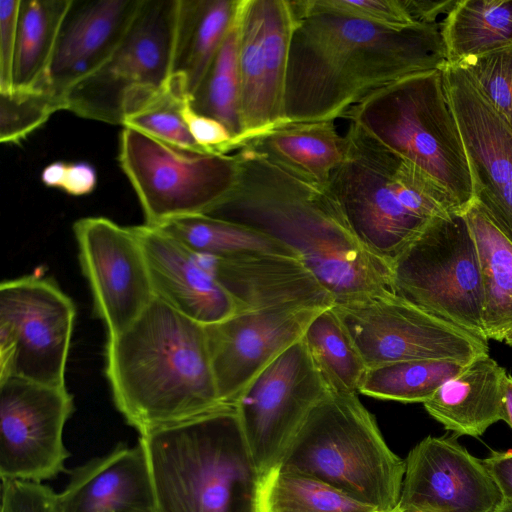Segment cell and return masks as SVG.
I'll use <instances>...</instances> for the list:
<instances>
[{
  "instance_id": "obj_37",
  "label": "cell",
  "mask_w": 512,
  "mask_h": 512,
  "mask_svg": "<svg viewBox=\"0 0 512 512\" xmlns=\"http://www.w3.org/2000/svg\"><path fill=\"white\" fill-rule=\"evenodd\" d=\"M456 64L512 127V45Z\"/></svg>"
},
{
  "instance_id": "obj_34",
  "label": "cell",
  "mask_w": 512,
  "mask_h": 512,
  "mask_svg": "<svg viewBox=\"0 0 512 512\" xmlns=\"http://www.w3.org/2000/svg\"><path fill=\"white\" fill-rule=\"evenodd\" d=\"M470 363L422 359L368 368L359 392L378 399L424 403L446 380L462 372Z\"/></svg>"
},
{
  "instance_id": "obj_16",
  "label": "cell",
  "mask_w": 512,
  "mask_h": 512,
  "mask_svg": "<svg viewBox=\"0 0 512 512\" xmlns=\"http://www.w3.org/2000/svg\"><path fill=\"white\" fill-rule=\"evenodd\" d=\"M465 147L474 203L512 242V127L458 64L443 68Z\"/></svg>"
},
{
  "instance_id": "obj_44",
  "label": "cell",
  "mask_w": 512,
  "mask_h": 512,
  "mask_svg": "<svg viewBox=\"0 0 512 512\" xmlns=\"http://www.w3.org/2000/svg\"><path fill=\"white\" fill-rule=\"evenodd\" d=\"M502 420L512 428V376L509 374L504 381Z\"/></svg>"
},
{
  "instance_id": "obj_41",
  "label": "cell",
  "mask_w": 512,
  "mask_h": 512,
  "mask_svg": "<svg viewBox=\"0 0 512 512\" xmlns=\"http://www.w3.org/2000/svg\"><path fill=\"white\" fill-rule=\"evenodd\" d=\"M97 184L95 168L87 162L67 163L60 189L72 196L91 193Z\"/></svg>"
},
{
  "instance_id": "obj_35",
  "label": "cell",
  "mask_w": 512,
  "mask_h": 512,
  "mask_svg": "<svg viewBox=\"0 0 512 512\" xmlns=\"http://www.w3.org/2000/svg\"><path fill=\"white\" fill-rule=\"evenodd\" d=\"M187 96L182 85L171 78L165 89L127 116L122 126L182 150L207 153L195 142L181 115V105Z\"/></svg>"
},
{
  "instance_id": "obj_32",
  "label": "cell",
  "mask_w": 512,
  "mask_h": 512,
  "mask_svg": "<svg viewBox=\"0 0 512 512\" xmlns=\"http://www.w3.org/2000/svg\"><path fill=\"white\" fill-rule=\"evenodd\" d=\"M302 339L329 391L359 392L368 368L332 307L310 322Z\"/></svg>"
},
{
  "instance_id": "obj_4",
  "label": "cell",
  "mask_w": 512,
  "mask_h": 512,
  "mask_svg": "<svg viewBox=\"0 0 512 512\" xmlns=\"http://www.w3.org/2000/svg\"><path fill=\"white\" fill-rule=\"evenodd\" d=\"M156 512H259L263 475L235 405L140 434Z\"/></svg>"
},
{
  "instance_id": "obj_47",
  "label": "cell",
  "mask_w": 512,
  "mask_h": 512,
  "mask_svg": "<svg viewBox=\"0 0 512 512\" xmlns=\"http://www.w3.org/2000/svg\"><path fill=\"white\" fill-rule=\"evenodd\" d=\"M30 512H55V511L51 510V509H35Z\"/></svg>"
},
{
  "instance_id": "obj_30",
  "label": "cell",
  "mask_w": 512,
  "mask_h": 512,
  "mask_svg": "<svg viewBox=\"0 0 512 512\" xmlns=\"http://www.w3.org/2000/svg\"><path fill=\"white\" fill-rule=\"evenodd\" d=\"M155 227L198 257L228 258L261 253L300 259L292 249L268 235L204 214L175 218Z\"/></svg>"
},
{
  "instance_id": "obj_45",
  "label": "cell",
  "mask_w": 512,
  "mask_h": 512,
  "mask_svg": "<svg viewBox=\"0 0 512 512\" xmlns=\"http://www.w3.org/2000/svg\"><path fill=\"white\" fill-rule=\"evenodd\" d=\"M498 512H512V503L504 501L503 505L501 506Z\"/></svg>"
},
{
  "instance_id": "obj_25",
  "label": "cell",
  "mask_w": 512,
  "mask_h": 512,
  "mask_svg": "<svg viewBox=\"0 0 512 512\" xmlns=\"http://www.w3.org/2000/svg\"><path fill=\"white\" fill-rule=\"evenodd\" d=\"M241 0H180L172 77L191 96L238 12Z\"/></svg>"
},
{
  "instance_id": "obj_23",
  "label": "cell",
  "mask_w": 512,
  "mask_h": 512,
  "mask_svg": "<svg viewBox=\"0 0 512 512\" xmlns=\"http://www.w3.org/2000/svg\"><path fill=\"white\" fill-rule=\"evenodd\" d=\"M506 369L489 354L473 360L462 372L446 380L423 403L427 413L459 436L479 437L502 420Z\"/></svg>"
},
{
  "instance_id": "obj_2",
  "label": "cell",
  "mask_w": 512,
  "mask_h": 512,
  "mask_svg": "<svg viewBox=\"0 0 512 512\" xmlns=\"http://www.w3.org/2000/svg\"><path fill=\"white\" fill-rule=\"evenodd\" d=\"M233 189L204 215L243 225L292 249L334 304L395 294L391 265L354 236L326 187L245 148Z\"/></svg>"
},
{
  "instance_id": "obj_33",
  "label": "cell",
  "mask_w": 512,
  "mask_h": 512,
  "mask_svg": "<svg viewBox=\"0 0 512 512\" xmlns=\"http://www.w3.org/2000/svg\"><path fill=\"white\" fill-rule=\"evenodd\" d=\"M259 512H379L298 471L275 467L262 478Z\"/></svg>"
},
{
  "instance_id": "obj_29",
  "label": "cell",
  "mask_w": 512,
  "mask_h": 512,
  "mask_svg": "<svg viewBox=\"0 0 512 512\" xmlns=\"http://www.w3.org/2000/svg\"><path fill=\"white\" fill-rule=\"evenodd\" d=\"M448 63L512 45V0H457L440 24Z\"/></svg>"
},
{
  "instance_id": "obj_17",
  "label": "cell",
  "mask_w": 512,
  "mask_h": 512,
  "mask_svg": "<svg viewBox=\"0 0 512 512\" xmlns=\"http://www.w3.org/2000/svg\"><path fill=\"white\" fill-rule=\"evenodd\" d=\"M455 434L427 436L409 452L396 512H498L504 497Z\"/></svg>"
},
{
  "instance_id": "obj_46",
  "label": "cell",
  "mask_w": 512,
  "mask_h": 512,
  "mask_svg": "<svg viewBox=\"0 0 512 512\" xmlns=\"http://www.w3.org/2000/svg\"><path fill=\"white\" fill-rule=\"evenodd\" d=\"M503 341H504L507 345L512 346V331H511V332H509V333L505 336V338H504V340H503Z\"/></svg>"
},
{
  "instance_id": "obj_38",
  "label": "cell",
  "mask_w": 512,
  "mask_h": 512,
  "mask_svg": "<svg viewBox=\"0 0 512 512\" xmlns=\"http://www.w3.org/2000/svg\"><path fill=\"white\" fill-rule=\"evenodd\" d=\"M326 8L395 27L418 25L412 0H317Z\"/></svg>"
},
{
  "instance_id": "obj_1",
  "label": "cell",
  "mask_w": 512,
  "mask_h": 512,
  "mask_svg": "<svg viewBox=\"0 0 512 512\" xmlns=\"http://www.w3.org/2000/svg\"><path fill=\"white\" fill-rule=\"evenodd\" d=\"M294 18L284 89L286 123L334 121L404 77L442 69L440 24L389 26L289 0Z\"/></svg>"
},
{
  "instance_id": "obj_28",
  "label": "cell",
  "mask_w": 512,
  "mask_h": 512,
  "mask_svg": "<svg viewBox=\"0 0 512 512\" xmlns=\"http://www.w3.org/2000/svg\"><path fill=\"white\" fill-rule=\"evenodd\" d=\"M73 0L21 2L13 89L50 90L49 72L63 22Z\"/></svg>"
},
{
  "instance_id": "obj_13",
  "label": "cell",
  "mask_w": 512,
  "mask_h": 512,
  "mask_svg": "<svg viewBox=\"0 0 512 512\" xmlns=\"http://www.w3.org/2000/svg\"><path fill=\"white\" fill-rule=\"evenodd\" d=\"M328 392L302 338L245 387L235 407L263 476L279 465L310 411Z\"/></svg>"
},
{
  "instance_id": "obj_15",
  "label": "cell",
  "mask_w": 512,
  "mask_h": 512,
  "mask_svg": "<svg viewBox=\"0 0 512 512\" xmlns=\"http://www.w3.org/2000/svg\"><path fill=\"white\" fill-rule=\"evenodd\" d=\"M79 262L95 314L107 337L131 326L155 297L146 258L132 227L105 217H85L73 225Z\"/></svg>"
},
{
  "instance_id": "obj_26",
  "label": "cell",
  "mask_w": 512,
  "mask_h": 512,
  "mask_svg": "<svg viewBox=\"0 0 512 512\" xmlns=\"http://www.w3.org/2000/svg\"><path fill=\"white\" fill-rule=\"evenodd\" d=\"M464 215L481 265L484 334L487 340L503 341L512 331V242L474 202Z\"/></svg>"
},
{
  "instance_id": "obj_22",
  "label": "cell",
  "mask_w": 512,
  "mask_h": 512,
  "mask_svg": "<svg viewBox=\"0 0 512 512\" xmlns=\"http://www.w3.org/2000/svg\"><path fill=\"white\" fill-rule=\"evenodd\" d=\"M59 512L155 511L145 451L140 443H119L112 451L70 472L57 494Z\"/></svg>"
},
{
  "instance_id": "obj_43",
  "label": "cell",
  "mask_w": 512,
  "mask_h": 512,
  "mask_svg": "<svg viewBox=\"0 0 512 512\" xmlns=\"http://www.w3.org/2000/svg\"><path fill=\"white\" fill-rule=\"evenodd\" d=\"M66 164L63 161H56L49 165H47L41 172V181L42 183L51 188H60Z\"/></svg>"
},
{
  "instance_id": "obj_19",
  "label": "cell",
  "mask_w": 512,
  "mask_h": 512,
  "mask_svg": "<svg viewBox=\"0 0 512 512\" xmlns=\"http://www.w3.org/2000/svg\"><path fill=\"white\" fill-rule=\"evenodd\" d=\"M143 249L155 297L202 324L241 312L202 260L162 229L132 226Z\"/></svg>"
},
{
  "instance_id": "obj_14",
  "label": "cell",
  "mask_w": 512,
  "mask_h": 512,
  "mask_svg": "<svg viewBox=\"0 0 512 512\" xmlns=\"http://www.w3.org/2000/svg\"><path fill=\"white\" fill-rule=\"evenodd\" d=\"M73 412L66 386L0 379L1 480L41 483L66 472L63 432Z\"/></svg>"
},
{
  "instance_id": "obj_27",
  "label": "cell",
  "mask_w": 512,
  "mask_h": 512,
  "mask_svg": "<svg viewBox=\"0 0 512 512\" xmlns=\"http://www.w3.org/2000/svg\"><path fill=\"white\" fill-rule=\"evenodd\" d=\"M239 73L244 144L286 123L283 111L273 102L268 90L260 0L241 3Z\"/></svg>"
},
{
  "instance_id": "obj_11",
  "label": "cell",
  "mask_w": 512,
  "mask_h": 512,
  "mask_svg": "<svg viewBox=\"0 0 512 512\" xmlns=\"http://www.w3.org/2000/svg\"><path fill=\"white\" fill-rule=\"evenodd\" d=\"M76 318L73 300L49 277L30 274L0 285V379L66 386Z\"/></svg>"
},
{
  "instance_id": "obj_49",
  "label": "cell",
  "mask_w": 512,
  "mask_h": 512,
  "mask_svg": "<svg viewBox=\"0 0 512 512\" xmlns=\"http://www.w3.org/2000/svg\"><path fill=\"white\" fill-rule=\"evenodd\" d=\"M396 512V511H395Z\"/></svg>"
},
{
  "instance_id": "obj_40",
  "label": "cell",
  "mask_w": 512,
  "mask_h": 512,
  "mask_svg": "<svg viewBox=\"0 0 512 512\" xmlns=\"http://www.w3.org/2000/svg\"><path fill=\"white\" fill-rule=\"evenodd\" d=\"M22 0L0 1V92L13 90V68Z\"/></svg>"
},
{
  "instance_id": "obj_5",
  "label": "cell",
  "mask_w": 512,
  "mask_h": 512,
  "mask_svg": "<svg viewBox=\"0 0 512 512\" xmlns=\"http://www.w3.org/2000/svg\"><path fill=\"white\" fill-rule=\"evenodd\" d=\"M343 118L426 174L460 212L473 203L468 159L442 69L390 83L351 107Z\"/></svg>"
},
{
  "instance_id": "obj_42",
  "label": "cell",
  "mask_w": 512,
  "mask_h": 512,
  "mask_svg": "<svg viewBox=\"0 0 512 512\" xmlns=\"http://www.w3.org/2000/svg\"><path fill=\"white\" fill-rule=\"evenodd\" d=\"M488 472L498 485L504 501L512 503V451H491L482 459Z\"/></svg>"
},
{
  "instance_id": "obj_48",
  "label": "cell",
  "mask_w": 512,
  "mask_h": 512,
  "mask_svg": "<svg viewBox=\"0 0 512 512\" xmlns=\"http://www.w3.org/2000/svg\"><path fill=\"white\" fill-rule=\"evenodd\" d=\"M137 512H156V511L152 510V511H137Z\"/></svg>"
},
{
  "instance_id": "obj_24",
  "label": "cell",
  "mask_w": 512,
  "mask_h": 512,
  "mask_svg": "<svg viewBox=\"0 0 512 512\" xmlns=\"http://www.w3.org/2000/svg\"><path fill=\"white\" fill-rule=\"evenodd\" d=\"M241 148L326 187L346 157L347 139L338 134L334 121L285 123L246 141Z\"/></svg>"
},
{
  "instance_id": "obj_9",
  "label": "cell",
  "mask_w": 512,
  "mask_h": 512,
  "mask_svg": "<svg viewBox=\"0 0 512 512\" xmlns=\"http://www.w3.org/2000/svg\"><path fill=\"white\" fill-rule=\"evenodd\" d=\"M180 0H143L110 60L75 85L66 110L123 125L165 89L172 78Z\"/></svg>"
},
{
  "instance_id": "obj_39",
  "label": "cell",
  "mask_w": 512,
  "mask_h": 512,
  "mask_svg": "<svg viewBox=\"0 0 512 512\" xmlns=\"http://www.w3.org/2000/svg\"><path fill=\"white\" fill-rule=\"evenodd\" d=\"M189 97L182 102L181 115L195 142L210 154H228L237 150L235 139L226 126L196 112L191 107Z\"/></svg>"
},
{
  "instance_id": "obj_8",
  "label": "cell",
  "mask_w": 512,
  "mask_h": 512,
  "mask_svg": "<svg viewBox=\"0 0 512 512\" xmlns=\"http://www.w3.org/2000/svg\"><path fill=\"white\" fill-rule=\"evenodd\" d=\"M391 273L396 295L487 340L481 265L464 213L430 220L391 262Z\"/></svg>"
},
{
  "instance_id": "obj_3",
  "label": "cell",
  "mask_w": 512,
  "mask_h": 512,
  "mask_svg": "<svg viewBox=\"0 0 512 512\" xmlns=\"http://www.w3.org/2000/svg\"><path fill=\"white\" fill-rule=\"evenodd\" d=\"M105 375L115 407L139 435L223 405L205 326L157 297L107 337Z\"/></svg>"
},
{
  "instance_id": "obj_10",
  "label": "cell",
  "mask_w": 512,
  "mask_h": 512,
  "mask_svg": "<svg viewBox=\"0 0 512 512\" xmlns=\"http://www.w3.org/2000/svg\"><path fill=\"white\" fill-rule=\"evenodd\" d=\"M119 163L145 215V224L205 214L234 187L236 155L182 150L124 127Z\"/></svg>"
},
{
  "instance_id": "obj_12",
  "label": "cell",
  "mask_w": 512,
  "mask_h": 512,
  "mask_svg": "<svg viewBox=\"0 0 512 512\" xmlns=\"http://www.w3.org/2000/svg\"><path fill=\"white\" fill-rule=\"evenodd\" d=\"M332 308L367 368L422 359L470 363L489 354L487 340L396 294L334 304Z\"/></svg>"
},
{
  "instance_id": "obj_7",
  "label": "cell",
  "mask_w": 512,
  "mask_h": 512,
  "mask_svg": "<svg viewBox=\"0 0 512 512\" xmlns=\"http://www.w3.org/2000/svg\"><path fill=\"white\" fill-rule=\"evenodd\" d=\"M347 154L326 186L357 240L390 263L429 223L411 207L410 164L350 123Z\"/></svg>"
},
{
  "instance_id": "obj_36",
  "label": "cell",
  "mask_w": 512,
  "mask_h": 512,
  "mask_svg": "<svg viewBox=\"0 0 512 512\" xmlns=\"http://www.w3.org/2000/svg\"><path fill=\"white\" fill-rule=\"evenodd\" d=\"M64 100L46 89H13L0 92V141L18 143L43 125L59 110Z\"/></svg>"
},
{
  "instance_id": "obj_18",
  "label": "cell",
  "mask_w": 512,
  "mask_h": 512,
  "mask_svg": "<svg viewBox=\"0 0 512 512\" xmlns=\"http://www.w3.org/2000/svg\"><path fill=\"white\" fill-rule=\"evenodd\" d=\"M324 309L284 305L236 313L205 325L220 401L235 405L249 382L300 340Z\"/></svg>"
},
{
  "instance_id": "obj_6",
  "label": "cell",
  "mask_w": 512,
  "mask_h": 512,
  "mask_svg": "<svg viewBox=\"0 0 512 512\" xmlns=\"http://www.w3.org/2000/svg\"><path fill=\"white\" fill-rule=\"evenodd\" d=\"M278 466L316 478L379 512L396 511L406 468L357 394L331 391L310 411Z\"/></svg>"
},
{
  "instance_id": "obj_21",
  "label": "cell",
  "mask_w": 512,
  "mask_h": 512,
  "mask_svg": "<svg viewBox=\"0 0 512 512\" xmlns=\"http://www.w3.org/2000/svg\"><path fill=\"white\" fill-rule=\"evenodd\" d=\"M199 258L241 312L284 305L324 309L335 303L303 262L294 257L259 253Z\"/></svg>"
},
{
  "instance_id": "obj_20",
  "label": "cell",
  "mask_w": 512,
  "mask_h": 512,
  "mask_svg": "<svg viewBox=\"0 0 512 512\" xmlns=\"http://www.w3.org/2000/svg\"><path fill=\"white\" fill-rule=\"evenodd\" d=\"M143 0L76 1L63 22L49 72L50 90L64 100L113 56ZM66 104V102H65Z\"/></svg>"
},
{
  "instance_id": "obj_31",
  "label": "cell",
  "mask_w": 512,
  "mask_h": 512,
  "mask_svg": "<svg viewBox=\"0 0 512 512\" xmlns=\"http://www.w3.org/2000/svg\"><path fill=\"white\" fill-rule=\"evenodd\" d=\"M241 3L218 53L189 97L191 107L196 112L226 126L235 139L237 150L244 142L239 73Z\"/></svg>"
}]
</instances>
